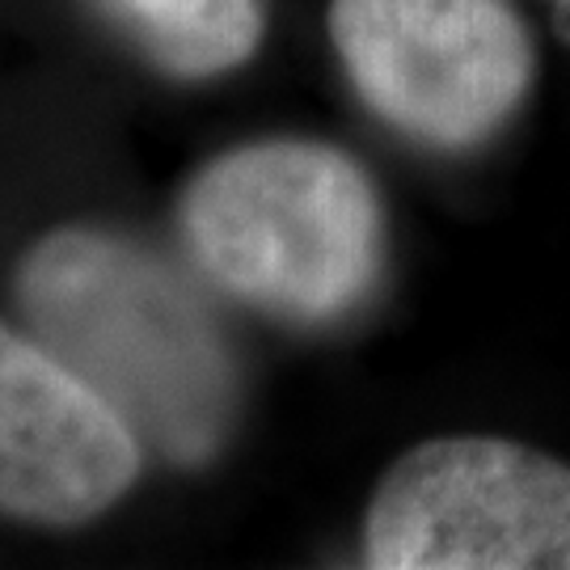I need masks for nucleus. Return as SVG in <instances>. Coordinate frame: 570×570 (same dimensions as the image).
<instances>
[{
	"label": "nucleus",
	"instance_id": "nucleus-1",
	"mask_svg": "<svg viewBox=\"0 0 570 570\" xmlns=\"http://www.w3.org/2000/svg\"><path fill=\"white\" fill-rule=\"evenodd\" d=\"M18 301L47 351L174 465L225 444L237 372L216 317L169 263L102 228H56L21 263Z\"/></svg>",
	"mask_w": 570,
	"mask_h": 570
},
{
	"label": "nucleus",
	"instance_id": "nucleus-6",
	"mask_svg": "<svg viewBox=\"0 0 570 570\" xmlns=\"http://www.w3.org/2000/svg\"><path fill=\"white\" fill-rule=\"evenodd\" d=\"M165 72L204 81L245 63L266 30L263 0H106Z\"/></svg>",
	"mask_w": 570,
	"mask_h": 570
},
{
	"label": "nucleus",
	"instance_id": "nucleus-2",
	"mask_svg": "<svg viewBox=\"0 0 570 570\" xmlns=\"http://www.w3.org/2000/svg\"><path fill=\"white\" fill-rule=\"evenodd\" d=\"M195 266L245 305L287 322H330L381 266V199L343 148L263 140L204 165L183 195Z\"/></svg>",
	"mask_w": 570,
	"mask_h": 570
},
{
	"label": "nucleus",
	"instance_id": "nucleus-4",
	"mask_svg": "<svg viewBox=\"0 0 570 570\" xmlns=\"http://www.w3.org/2000/svg\"><path fill=\"white\" fill-rule=\"evenodd\" d=\"M355 94L410 140L465 153L529 98L537 51L511 0H330Z\"/></svg>",
	"mask_w": 570,
	"mask_h": 570
},
{
	"label": "nucleus",
	"instance_id": "nucleus-5",
	"mask_svg": "<svg viewBox=\"0 0 570 570\" xmlns=\"http://www.w3.org/2000/svg\"><path fill=\"white\" fill-rule=\"evenodd\" d=\"M144 465L140 435L56 351L0 322V515L72 529L98 520Z\"/></svg>",
	"mask_w": 570,
	"mask_h": 570
},
{
	"label": "nucleus",
	"instance_id": "nucleus-3",
	"mask_svg": "<svg viewBox=\"0 0 570 570\" xmlns=\"http://www.w3.org/2000/svg\"><path fill=\"white\" fill-rule=\"evenodd\" d=\"M372 570H570V465L490 435L402 452L364 515Z\"/></svg>",
	"mask_w": 570,
	"mask_h": 570
},
{
	"label": "nucleus",
	"instance_id": "nucleus-7",
	"mask_svg": "<svg viewBox=\"0 0 570 570\" xmlns=\"http://www.w3.org/2000/svg\"><path fill=\"white\" fill-rule=\"evenodd\" d=\"M553 4V21H558V35L570 39V0H550Z\"/></svg>",
	"mask_w": 570,
	"mask_h": 570
}]
</instances>
